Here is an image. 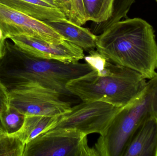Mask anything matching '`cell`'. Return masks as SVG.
<instances>
[{
    "label": "cell",
    "instance_id": "21",
    "mask_svg": "<svg viewBox=\"0 0 157 156\" xmlns=\"http://www.w3.org/2000/svg\"><path fill=\"white\" fill-rule=\"evenodd\" d=\"M7 39L3 32L0 29V59L2 57L4 51L6 40Z\"/></svg>",
    "mask_w": 157,
    "mask_h": 156
},
{
    "label": "cell",
    "instance_id": "16",
    "mask_svg": "<svg viewBox=\"0 0 157 156\" xmlns=\"http://www.w3.org/2000/svg\"><path fill=\"white\" fill-rule=\"evenodd\" d=\"M25 115L9 106L2 114L0 119L6 134L15 133L22 127Z\"/></svg>",
    "mask_w": 157,
    "mask_h": 156
},
{
    "label": "cell",
    "instance_id": "7",
    "mask_svg": "<svg viewBox=\"0 0 157 156\" xmlns=\"http://www.w3.org/2000/svg\"><path fill=\"white\" fill-rule=\"evenodd\" d=\"M54 91L28 85L9 91V106L24 115L57 116L68 111L71 103Z\"/></svg>",
    "mask_w": 157,
    "mask_h": 156
},
{
    "label": "cell",
    "instance_id": "17",
    "mask_svg": "<svg viewBox=\"0 0 157 156\" xmlns=\"http://www.w3.org/2000/svg\"><path fill=\"white\" fill-rule=\"evenodd\" d=\"M67 19L79 26L88 22L83 0H71V9Z\"/></svg>",
    "mask_w": 157,
    "mask_h": 156
},
{
    "label": "cell",
    "instance_id": "12",
    "mask_svg": "<svg viewBox=\"0 0 157 156\" xmlns=\"http://www.w3.org/2000/svg\"><path fill=\"white\" fill-rule=\"evenodd\" d=\"M45 22L65 40L83 50L90 51L96 48L97 36L88 28L76 24L67 18Z\"/></svg>",
    "mask_w": 157,
    "mask_h": 156
},
{
    "label": "cell",
    "instance_id": "22",
    "mask_svg": "<svg viewBox=\"0 0 157 156\" xmlns=\"http://www.w3.org/2000/svg\"><path fill=\"white\" fill-rule=\"evenodd\" d=\"M6 133L4 128L2 124V122H1V119H0V137L6 134Z\"/></svg>",
    "mask_w": 157,
    "mask_h": 156
},
{
    "label": "cell",
    "instance_id": "9",
    "mask_svg": "<svg viewBox=\"0 0 157 156\" xmlns=\"http://www.w3.org/2000/svg\"><path fill=\"white\" fill-rule=\"evenodd\" d=\"M7 39L26 53L40 58L77 63L85 57L82 48L66 40L53 44L25 35L9 36Z\"/></svg>",
    "mask_w": 157,
    "mask_h": 156
},
{
    "label": "cell",
    "instance_id": "6",
    "mask_svg": "<svg viewBox=\"0 0 157 156\" xmlns=\"http://www.w3.org/2000/svg\"><path fill=\"white\" fill-rule=\"evenodd\" d=\"M88 143L87 136L72 129L52 130L34 138L25 147L23 156H97Z\"/></svg>",
    "mask_w": 157,
    "mask_h": 156
},
{
    "label": "cell",
    "instance_id": "3",
    "mask_svg": "<svg viewBox=\"0 0 157 156\" xmlns=\"http://www.w3.org/2000/svg\"><path fill=\"white\" fill-rule=\"evenodd\" d=\"M97 50L114 64L146 79L157 74V43L152 26L142 18L121 20L97 36Z\"/></svg>",
    "mask_w": 157,
    "mask_h": 156
},
{
    "label": "cell",
    "instance_id": "2",
    "mask_svg": "<svg viewBox=\"0 0 157 156\" xmlns=\"http://www.w3.org/2000/svg\"><path fill=\"white\" fill-rule=\"evenodd\" d=\"M92 70L86 63H66L34 56L8 39L0 59V81L8 91L23 86L37 85L63 97L73 96L66 88L68 82Z\"/></svg>",
    "mask_w": 157,
    "mask_h": 156
},
{
    "label": "cell",
    "instance_id": "1",
    "mask_svg": "<svg viewBox=\"0 0 157 156\" xmlns=\"http://www.w3.org/2000/svg\"><path fill=\"white\" fill-rule=\"evenodd\" d=\"M92 70L71 80L66 88L82 101H101L122 108L138 98L146 79L139 72L113 63L94 49L84 57Z\"/></svg>",
    "mask_w": 157,
    "mask_h": 156
},
{
    "label": "cell",
    "instance_id": "14",
    "mask_svg": "<svg viewBox=\"0 0 157 156\" xmlns=\"http://www.w3.org/2000/svg\"><path fill=\"white\" fill-rule=\"evenodd\" d=\"M59 115H25L22 127L13 134L26 145L46 132L57 121Z\"/></svg>",
    "mask_w": 157,
    "mask_h": 156
},
{
    "label": "cell",
    "instance_id": "8",
    "mask_svg": "<svg viewBox=\"0 0 157 156\" xmlns=\"http://www.w3.org/2000/svg\"><path fill=\"white\" fill-rule=\"evenodd\" d=\"M0 29L7 39L9 36H30L53 44H60L63 37L44 21L0 3Z\"/></svg>",
    "mask_w": 157,
    "mask_h": 156
},
{
    "label": "cell",
    "instance_id": "5",
    "mask_svg": "<svg viewBox=\"0 0 157 156\" xmlns=\"http://www.w3.org/2000/svg\"><path fill=\"white\" fill-rule=\"evenodd\" d=\"M122 108L104 102L82 101L59 115L55 122L44 133L52 130L72 129L87 136L93 133L104 136Z\"/></svg>",
    "mask_w": 157,
    "mask_h": 156
},
{
    "label": "cell",
    "instance_id": "19",
    "mask_svg": "<svg viewBox=\"0 0 157 156\" xmlns=\"http://www.w3.org/2000/svg\"><path fill=\"white\" fill-rule=\"evenodd\" d=\"M9 106V91L0 81V117Z\"/></svg>",
    "mask_w": 157,
    "mask_h": 156
},
{
    "label": "cell",
    "instance_id": "18",
    "mask_svg": "<svg viewBox=\"0 0 157 156\" xmlns=\"http://www.w3.org/2000/svg\"><path fill=\"white\" fill-rule=\"evenodd\" d=\"M104 0H83L88 21L95 22L101 9Z\"/></svg>",
    "mask_w": 157,
    "mask_h": 156
},
{
    "label": "cell",
    "instance_id": "13",
    "mask_svg": "<svg viewBox=\"0 0 157 156\" xmlns=\"http://www.w3.org/2000/svg\"><path fill=\"white\" fill-rule=\"evenodd\" d=\"M135 0H104L95 22L92 32L101 34L114 23L127 17V14Z\"/></svg>",
    "mask_w": 157,
    "mask_h": 156
},
{
    "label": "cell",
    "instance_id": "11",
    "mask_svg": "<svg viewBox=\"0 0 157 156\" xmlns=\"http://www.w3.org/2000/svg\"><path fill=\"white\" fill-rule=\"evenodd\" d=\"M0 3L44 22L67 18L52 0H0Z\"/></svg>",
    "mask_w": 157,
    "mask_h": 156
},
{
    "label": "cell",
    "instance_id": "23",
    "mask_svg": "<svg viewBox=\"0 0 157 156\" xmlns=\"http://www.w3.org/2000/svg\"><path fill=\"white\" fill-rule=\"evenodd\" d=\"M156 1V2H157V0H155Z\"/></svg>",
    "mask_w": 157,
    "mask_h": 156
},
{
    "label": "cell",
    "instance_id": "15",
    "mask_svg": "<svg viewBox=\"0 0 157 156\" xmlns=\"http://www.w3.org/2000/svg\"><path fill=\"white\" fill-rule=\"evenodd\" d=\"M25 144L14 134L0 137V156H23Z\"/></svg>",
    "mask_w": 157,
    "mask_h": 156
},
{
    "label": "cell",
    "instance_id": "20",
    "mask_svg": "<svg viewBox=\"0 0 157 156\" xmlns=\"http://www.w3.org/2000/svg\"><path fill=\"white\" fill-rule=\"evenodd\" d=\"M52 1L53 3L65 14L67 18L71 9V0H52Z\"/></svg>",
    "mask_w": 157,
    "mask_h": 156
},
{
    "label": "cell",
    "instance_id": "10",
    "mask_svg": "<svg viewBox=\"0 0 157 156\" xmlns=\"http://www.w3.org/2000/svg\"><path fill=\"white\" fill-rule=\"evenodd\" d=\"M122 156H157V117L148 119L137 128Z\"/></svg>",
    "mask_w": 157,
    "mask_h": 156
},
{
    "label": "cell",
    "instance_id": "4",
    "mask_svg": "<svg viewBox=\"0 0 157 156\" xmlns=\"http://www.w3.org/2000/svg\"><path fill=\"white\" fill-rule=\"evenodd\" d=\"M154 117H157V74L147 82L138 98L123 107L106 134L97 140L93 147L98 156H122L137 128Z\"/></svg>",
    "mask_w": 157,
    "mask_h": 156
}]
</instances>
